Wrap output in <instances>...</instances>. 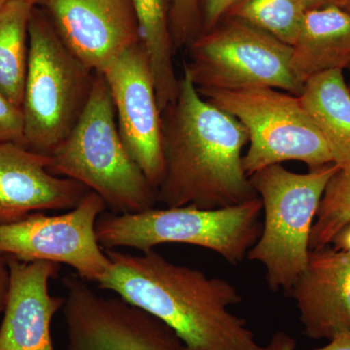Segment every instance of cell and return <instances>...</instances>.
<instances>
[{"label":"cell","mask_w":350,"mask_h":350,"mask_svg":"<svg viewBox=\"0 0 350 350\" xmlns=\"http://www.w3.org/2000/svg\"><path fill=\"white\" fill-rule=\"evenodd\" d=\"M111 265L96 283L174 332L183 350H262L247 322L231 312L243 297L232 283L174 264L152 250H105Z\"/></svg>","instance_id":"6da1fadb"},{"label":"cell","mask_w":350,"mask_h":350,"mask_svg":"<svg viewBox=\"0 0 350 350\" xmlns=\"http://www.w3.org/2000/svg\"><path fill=\"white\" fill-rule=\"evenodd\" d=\"M161 119L165 174L157 190L158 202L218 209L258 197L243 165L247 131L202 98L185 73Z\"/></svg>","instance_id":"7a4b0ae2"},{"label":"cell","mask_w":350,"mask_h":350,"mask_svg":"<svg viewBox=\"0 0 350 350\" xmlns=\"http://www.w3.org/2000/svg\"><path fill=\"white\" fill-rule=\"evenodd\" d=\"M50 159L51 174L96 193L112 213H144L158 202L156 190L123 144L111 94L100 73L79 121Z\"/></svg>","instance_id":"3957f363"},{"label":"cell","mask_w":350,"mask_h":350,"mask_svg":"<svg viewBox=\"0 0 350 350\" xmlns=\"http://www.w3.org/2000/svg\"><path fill=\"white\" fill-rule=\"evenodd\" d=\"M259 197L218 209L195 206L148 209L138 213H103L96 224L103 250H154L165 243H183L211 250L231 266L247 258L262 232Z\"/></svg>","instance_id":"277c9868"},{"label":"cell","mask_w":350,"mask_h":350,"mask_svg":"<svg viewBox=\"0 0 350 350\" xmlns=\"http://www.w3.org/2000/svg\"><path fill=\"white\" fill-rule=\"evenodd\" d=\"M96 75L66 47L47 12L34 7L22 105L27 148L52 155L79 121Z\"/></svg>","instance_id":"5b68a950"},{"label":"cell","mask_w":350,"mask_h":350,"mask_svg":"<svg viewBox=\"0 0 350 350\" xmlns=\"http://www.w3.org/2000/svg\"><path fill=\"white\" fill-rule=\"evenodd\" d=\"M338 170L331 163L296 174L282 165H273L250 176L262 200L265 218L260 238L248 251L247 259L264 266L271 291L289 294L305 269L320 200Z\"/></svg>","instance_id":"8992f818"},{"label":"cell","mask_w":350,"mask_h":350,"mask_svg":"<svg viewBox=\"0 0 350 350\" xmlns=\"http://www.w3.org/2000/svg\"><path fill=\"white\" fill-rule=\"evenodd\" d=\"M183 73L198 91L269 88L300 96L292 46L254 25L225 17L190 44Z\"/></svg>","instance_id":"52a82bcc"},{"label":"cell","mask_w":350,"mask_h":350,"mask_svg":"<svg viewBox=\"0 0 350 350\" xmlns=\"http://www.w3.org/2000/svg\"><path fill=\"white\" fill-rule=\"evenodd\" d=\"M198 92L238 119L247 131L250 147L243 165L248 177L286 161L306 163L308 170L334 163L326 140L299 96L269 88Z\"/></svg>","instance_id":"ba28073f"},{"label":"cell","mask_w":350,"mask_h":350,"mask_svg":"<svg viewBox=\"0 0 350 350\" xmlns=\"http://www.w3.org/2000/svg\"><path fill=\"white\" fill-rule=\"evenodd\" d=\"M107 208L105 200L89 191L68 213H36L0 226V255L23 262L68 265L83 280L98 283L111 265L96 232V221Z\"/></svg>","instance_id":"9c48e42d"},{"label":"cell","mask_w":350,"mask_h":350,"mask_svg":"<svg viewBox=\"0 0 350 350\" xmlns=\"http://www.w3.org/2000/svg\"><path fill=\"white\" fill-rule=\"evenodd\" d=\"M68 350H183L174 331L117 298H103L77 275L63 278Z\"/></svg>","instance_id":"30bf717a"},{"label":"cell","mask_w":350,"mask_h":350,"mask_svg":"<svg viewBox=\"0 0 350 350\" xmlns=\"http://www.w3.org/2000/svg\"><path fill=\"white\" fill-rule=\"evenodd\" d=\"M100 75L109 88L126 151L157 192L165 174L162 119L144 44L122 53Z\"/></svg>","instance_id":"8fae6325"},{"label":"cell","mask_w":350,"mask_h":350,"mask_svg":"<svg viewBox=\"0 0 350 350\" xmlns=\"http://www.w3.org/2000/svg\"><path fill=\"white\" fill-rule=\"evenodd\" d=\"M41 8L66 47L94 72L142 42L131 0H44Z\"/></svg>","instance_id":"7c38bea8"},{"label":"cell","mask_w":350,"mask_h":350,"mask_svg":"<svg viewBox=\"0 0 350 350\" xmlns=\"http://www.w3.org/2000/svg\"><path fill=\"white\" fill-rule=\"evenodd\" d=\"M49 156L23 145L0 144V226L29 214L70 211L89 192L79 182L51 174Z\"/></svg>","instance_id":"4fadbf2b"},{"label":"cell","mask_w":350,"mask_h":350,"mask_svg":"<svg viewBox=\"0 0 350 350\" xmlns=\"http://www.w3.org/2000/svg\"><path fill=\"white\" fill-rule=\"evenodd\" d=\"M6 259L9 286L0 325V350H55L51 324L63 310L64 298L52 296L49 283L59 276L61 265Z\"/></svg>","instance_id":"5bb4252c"},{"label":"cell","mask_w":350,"mask_h":350,"mask_svg":"<svg viewBox=\"0 0 350 350\" xmlns=\"http://www.w3.org/2000/svg\"><path fill=\"white\" fill-rule=\"evenodd\" d=\"M288 296L296 303L306 337L330 340L350 333V252L330 245L310 250Z\"/></svg>","instance_id":"9a60e30c"},{"label":"cell","mask_w":350,"mask_h":350,"mask_svg":"<svg viewBox=\"0 0 350 350\" xmlns=\"http://www.w3.org/2000/svg\"><path fill=\"white\" fill-rule=\"evenodd\" d=\"M292 54L301 83L312 76L350 66V13L342 7L306 10Z\"/></svg>","instance_id":"2e32d148"},{"label":"cell","mask_w":350,"mask_h":350,"mask_svg":"<svg viewBox=\"0 0 350 350\" xmlns=\"http://www.w3.org/2000/svg\"><path fill=\"white\" fill-rule=\"evenodd\" d=\"M299 98L326 140L334 163L350 170V91L344 71L312 76Z\"/></svg>","instance_id":"e0dca14e"},{"label":"cell","mask_w":350,"mask_h":350,"mask_svg":"<svg viewBox=\"0 0 350 350\" xmlns=\"http://www.w3.org/2000/svg\"><path fill=\"white\" fill-rule=\"evenodd\" d=\"M150 64L161 112L175 100L179 78L170 27V0H131Z\"/></svg>","instance_id":"ac0fdd59"},{"label":"cell","mask_w":350,"mask_h":350,"mask_svg":"<svg viewBox=\"0 0 350 350\" xmlns=\"http://www.w3.org/2000/svg\"><path fill=\"white\" fill-rule=\"evenodd\" d=\"M34 5L9 2L0 8V91L22 108L29 64V27Z\"/></svg>","instance_id":"d6986e66"},{"label":"cell","mask_w":350,"mask_h":350,"mask_svg":"<svg viewBox=\"0 0 350 350\" xmlns=\"http://www.w3.org/2000/svg\"><path fill=\"white\" fill-rule=\"evenodd\" d=\"M306 11L301 0H237L225 17L254 25L293 46Z\"/></svg>","instance_id":"ffe728a7"},{"label":"cell","mask_w":350,"mask_h":350,"mask_svg":"<svg viewBox=\"0 0 350 350\" xmlns=\"http://www.w3.org/2000/svg\"><path fill=\"white\" fill-rule=\"evenodd\" d=\"M350 222V170H338L327 184L310 234V250L330 245Z\"/></svg>","instance_id":"44dd1931"},{"label":"cell","mask_w":350,"mask_h":350,"mask_svg":"<svg viewBox=\"0 0 350 350\" xmlns=\"http://www.w3.org/2000/svg\"><path fill=\"white\" fill-rule=\"evenodd\" d=\"M170 27L175 53L202 33L200 0H170Z\"/></svg>","instance_id":"7402d4cb"},{"label":"cell","mask_w":350,"mask_h":350,"mask_svg":"<svg viewBox=\"0 0 350 350\" xmlns=\"http://www.w3.org/2000/svg\"><path fill=\"white\" fill-rule=\"evenodd\" d=\"M4 142L27 147L22 108L11 103L0 91V144Z\"/></svg>","instance_id":"603a6c76"},{"label":"cell","mask_w":350,"mask_h":350,"mask_svg":"<svg viewBox=\"0 0 350 350\" xmlns=\"http://www.w3.org/2000/svg\"><path fill=\"white\" fill-rule=\"evenodd\" d=\"M297 342L283 331L276 332L262 350H295ZM315 350H350V333L340 334L329 340V344Z\"/></svg>","instance_id":"cb8c5ba5"},{"label":"cell","mask_w":350,"mask_h":350,"mask_svg":"<svg viewBox=\"0 0 350 350\" xmlns=\"http://www.w3.org/2000/svg\"><path fill=\"white\" fill-rule=\"evenodd\" d=\"M236 1L237 0H200L202 33L213 29L225 17Z\"/></svg>","instance_id":"d4e9b609"},{"label":"cell","mask_w":350,"mask_h":350,"mask_svg":"<svg viewBox=\"0 0 350 350\" xmlns=\"http://www.w3.org/2000/svg\"><path fill=\"white\" fill-rule=\"evenodd\" d=\"M9 286V269L6 257L0 255V313L5 306L7 292Z\"/></svg>","instance_id":"484cf974"},{"label":"cell","mask_w":350,"mask_h":350,"mask_svg":"<svg viewBox=\"0 0 350 350\" xmlns=\"http://www.w3.org/2000/svg\"><path fill=\"white\" fill-rule=\"evenodd\" d=\"M331 244L336 250L350 252V222L338 232Z\"/></svg>","instance_id":"4316f807"},{"label":"cell","mask_w":350,"mask_h":350,"mask_svg":"<svg viewBox=\"0 0 350 350\" xmlns=\"http://www.w3.org/2000/svg\"><path fill=\"white\" fill-rule=\"evenodd\" d=\"M347 0H301L306 10L326 8V7H342L344 8Z\"/></svg>","instance_id":"83f0119b"},{"label":"cell","mask_w":350,"mask_h":350,"mask_svg":"<svg viewBox=\"0 0 350 350\" xmlns=\"http://www.w3.org/2000/svg\"><path fill=\"white\" fill-rule=\"evenodd\" d=\"M12 1H17V0H0V8L5 5V4L9 3V2ZM20 1L29 2V3L32 4V5L38 7L42 6L44 3V0H20Z\"/></svg>","instance_id":"f1b7e54d"},{"label":"cell","mask_w":350,"mask_h":350,"mask_svg":"<svg viewBox=\"0 0 350 350\" xmlns=\"http://www.w3.org/2000/svg\"><path fill=\"white\" fill-rule=\"evenodd\" d=\"M344 9L350 13V0H347L344 6Z\"/></svg>","instance_id":"f546056e"},{"label":"cell","mask_w":350,"mask_h":350,"mask_svg":"<svg viewBox=\"0 0 350 350\" xmlns=\"http://www.w3.org/2000/svg\"><path fill=\"white\" fill-rule=\"evenodd\" d=\"M347 70H349V79L347 80V87H349V89L350 91V66L349 68H347Z\"/></svg>","instance_id":"4dcf8cb0"}]
</instances>
